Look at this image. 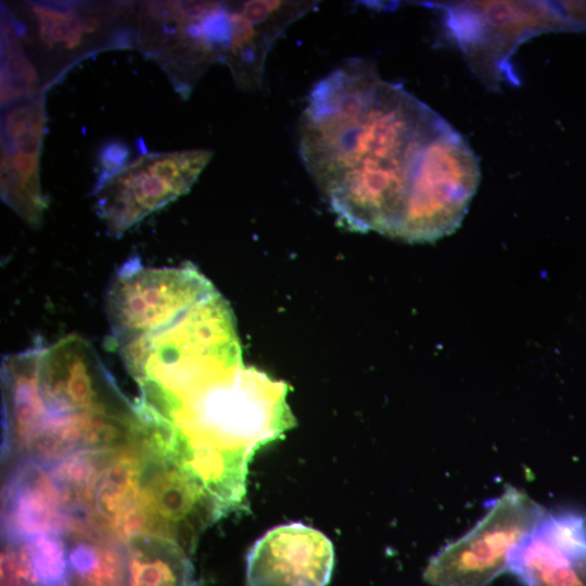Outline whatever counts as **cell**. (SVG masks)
<instances>
[{
  "instance_id": "9c48e42d",
  "label": "cell",
  "mask_w": 586,
  "mask_h": 586,
  "mask_svg": "<svg viewBox=\"0 0 586 586\" xmlns=\"http://www.w3.org/2000/svg\"><path fill=\"white\" fill-rule=\"evenodd\" d=\"M334 566L332 542L301 522L267 531L246 556L247 586H328Z\"/></svg>"
},
{
  "instance_id": "7a4b0ae2",
  "label": "cell",
  "mask_w": 586,
  "mask_h": 586,
  "mask_svg": "<svg viewBox=\"0 0 586 586\" xmlns=\"http://www.w3.org/2000/svg\"><path fill=\"white\" fill-rule=\"evenodd\" d=\"M117 352L139 385L136 404L151 412L243 362L233 313L217 290Z\"/></svg>"
},
{
  "instance_id": "4fadbf2b",
  "label": "cell",
  "mask_w": 586,
  "mask_h": 586,
  "mask_svg": "<svg viewBox=\"0 0 586 586\" xmlns=\"http://www.w3.org/2000/svg\"><path fill=\"white\" fill-rule=\"evenodd\" d=\"M2 493V540L66 532L71 514L51 467L28 458L11 464Z\"/></svg>"
},
{
  "instance_id": "5b68a950",
  "label": "cell",
  "mask_w": 586,
  "mask_h": 586,
  "mask_svg": "<svg viewBox=\"0 0 586 586\" xmlns=\"http://www.w3.org/2000/svg\"><path fill=\"white\" fill-rule=\"evenodd\" d=\"M545 512L526 493L507 486L469 532L430 559L423 579L431 586L488 585L508 571L512 549Z\"/></svg>"
},
{
  "instance_id": "5bb4252c",
  "label": "cell",
  "mask_w": 586,
  "mask_h": 586,
  "mask_svg": "<svg viewBox=\"0 0 586 586\" xmlns=\"http://www.w3.org/2000/svg\"><path fill=\"white\" fill-rule=\"evenodd\" d=\"M316 4V1L235 2L233 39L224 63L241 89L262 86L266 58L275 40Z\"/></svg>"
},
{
  "instance_id": "7c38bea8",
  "label": "cell",
  "mask_w": 586,
  "mask_h": 586,
  "mask_svg": "<svg viewBox=\"0 0 586 586\" xmlns=\"http://www.w3.org/2000/svg\"><path fill=\"white\" fill-rule=\"evenodd\" d=\"M139 422L137 406L130 412H111L43 403V412L25 458L52 467L81 448H122L132 443Z\"/></svg>"
},
{
  "instance_id": "3957f363",
  "label": "cell",
  "mask_w": 586,
  "mask_h": 586,
  "mask_svg": "<svg viewBox=\"0 0 586 586\" xmlns=\"http://www.w3.org/2000/svg\"><path fill=\"white\" fill-rule=\"evenodd\" d=\"M435 7L470 69L492 89L504 82L519 85L511 58L523 42L544 33L583 29L558 2L460 1Z\"/></svg>"
},
{
  "instance_id": "52a82bcc",
  "label": "cell",
  "mask_w": 586,
  "mask_h": 586,
  "mask_svg": "<svg viewBox=\"0 0 586 586\" xmlns=\"http://www.w3.org/2000/svg\"><path fill=\"white\" fill-rule=\"evenodd\" d=\"M213 156L209 150L149 153L95 186L98 214L119 235L189 191Z\"/></svg>"
},
{
  "instance_id": "8992f818",
  "label": "cell",
  "mask_w": 586,
  "mask_h": 586,
  "mask_svg": "<svg viewBox=\"0 0 586 586\" xmlns=\"http://www.w3.org/2000/svg\"><path fill=\"white\" fill-rule=\"evenodd\" d=\"M214 290L194 266L155 268L128 259L106 292L110 343L118 349L158 330Z\"/></svg>"
},
{
  "instance_id": "9a60e30c",
  "label": "cell",
  "mask_w": 586,
  "mask_h": 586,
  "mask_svg": "<svg viewBox=\"0 0 586 586\" xmlns=\"http://www.w3.org/2000/svg\"><path fill=\"white\" fill-rule=\"evenodd\" d=\"M142 464V454L136 443L122 447L103 474L88 514L98 532L122 545L143 534Z\"/></svg>"
},
{
  "instance_id": "ba28073f",
  "label": "cell",
  "mask_w": 586,
  "mask_h": 586,
  "mask_svg": "<svg viewBox=\"0 0 586 586\" xmlns=\"http://www.w3.org/2000/svg\"><path fill=\"white\" fill-rule=\"evenodd\" d=\"M142 458L143 534L174 540L191 556L200 534L224 513L205 488L178 466Z\"/></svg>"
},
{
  "instance_id": "2e32d148",
  "label": "cell",
  "mask_w": 586,
  "mask_h": 586,
  "mask_svg": "<svg viewBox=\"0 0 586 586\" xmlns=\"http://www.w3.org/2000/svg\"><path fill=\"white\" fill-rule=\"evenodd\" d=\"M124 586H194L190 555L174 540L138 534L123 545Z\"/></svg>"
},
{
  "instance_id": "ffe728a7",
  "label": "cell",
  "mask_w": 586,
  "mask_h": 586,
  "mask_svg": "<svg viewBox=\"0 0 586 586\" xmlns=\"http://www.w3.org/2000/svg\"><path fill=\"white\" fill-rule=\"evenodd\" d=\"M127 156L128 150L125 144L114 142L105 145L100 154L102 170L95 186L103 183L109 178L122 170Z\"/></svg>"
},
{
  "instance_id": "d6986e66",
  "label": "cell",
  "mask_w": 586,
  "mask_h": 586,
  "mask_svg": "<svg viewBox=\"0 0 586 586\" xmlns=\"http://www.w3.org/2000/svg\"><path fill=\"white\" fill-rule=\"evenodd\" d=\"M31 14L37 24L38 38L49 50H73L85 36L95 31L101 20L67 7L33 4Z\"/></svg>"
},
{
  "instance_id": "30bf717a",
  "label": "cell",
  "mask_w": 586,
  "mask_h": 586,
  "mask_svg": "<svg viewBox=\"0 0 586 586\" xmlns=\"http://www.w3.org/2000/svg\"><path fill=\"white\" fill-rule=\"evenodd\" d=\"M508 571L524 586H586V521L546 510L511 551Z\"/></svg>"
},
{
  "instance_id": "8fae6325",
  "label": "cell",
  "mask_w": 586,
  "mask_h": 586,
  "mask_svg": "<svg viewBox=\"0 0 586 586\" xmlns=\"http://www.w3.org/2000/svg\"><path fill=\"white\" fill-rule=\"evenodd\" d=\"M46 129L43 100L37 95L7 110L1 124V198L31 227L43 218L39 160Z\"/></svg>"
},
{
  "instance_id": "6da1fadb",
  "label": "cell",
  "mask_w": 586,
  "mask_h": 586,
  "mask_svg": "<svg viewBox=\"0 0 586 586\" xmlns=\"http://www.w3.org/2000/svg\"><path fill=\"white\" fill-rule=\"evenodd\" d=\"M298 151L345 227L410 243L454 232L481 179L462 135L364 59L346 60L313 87Z\"/></svg>"
},
{
  "instance_id": "e0dca14e",
  "label": "cell",
  "mask_w": 586,
  "mask_h": 586,
  "mask_svg": "<svg viewBox=\"0 0 586 586\" xmlns=\"http://www.w3.org/2000/svg\"><path fill=\"white\" fill-rule=\"evenodd\" d=\"M119 449L81 448L51 467L71 517H88L99 483Z\"/></svg>"
},
{
  "instance_id": "277c9868",
  "label": "cell",
  "mask_w": 586,
  "mask_h": 586,
  "mask_svg": "<svg viewBox=\"0 0 586 586\" xmlns=\"http://www.w3.org/2000/svg\"><path fill=\"white\" fill-rule=\"evenodd\" d=\"M234 2H149L140 15L143 50L188 94L215 62H225L233 39Z\"/></svg>"
},
{
  "instance_id": "ac0fdd59",
  "label": "cell",
  "mask_w": 586,
  "mask_h": 586,
  "mask_svg": "<svg viewBox=\"0 0 586 586\" xmlns=\"http://www.w3.org/2000/svg\"><path fill=\"white\" fill-rule=\"evenodd\" d=\"M39 77L25 54L15 24L1 23V106L14 105L37 97Z\"/></svg>"
}]
</instances>
